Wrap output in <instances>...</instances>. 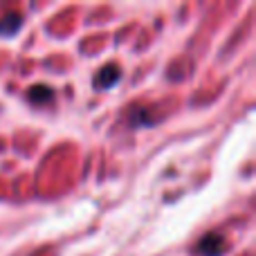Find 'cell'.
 Segmentation results:
<instances>
[{
	"mask_svg": "<svg viewBox=\"0 0 256 256\" xmlns=\"http://www.w3.org/2000/svg\"><path fill=\"white\" fill-rule=\"evenodd\" d=\"M20 27H22V16L20 14H16V12H12V14H4L2 18H0V36H16L18 32H20Z\"/></svg>",
	"mask_w": 256,
	"mask_h": 256,
	"instance_id": "cell-3",
	"label": "cell"
},
{
	"mask_svg": "<svg viewBox=\"0 0 256 256\" xmlns=\"http://www.w3.org/2000/svg\"><path fill=\"white\" fill-rule=\"evenodd\" d=\"M150 124H153V120L148 115V108H132L128 112V126L140 128V126H150Z\"/></svg>",
	"mask_w": 256,
	"mask_h": 256,
	"instance_id": "cell-5",
	"label": "cell"
},
{
	"mask_svg": "<svg viewBox=\"0 0 256 256\" xmlns=\"http://www.w3.org/2000/svg\"><path fill=\"white\" fill-rule=\"evenodd\" d=\"M225 252H227V238L222 234H216V232L200 238L194 248L196 256H222Z\"/></svg>",
	"mask_w": 256,
	"mask_h": 256,
	"instance_id": "cell-1",
	"label": "cell"
},
{
	"mask_svg": "<svg viewBox=\"0 0 256 256\" xmlns=\"http://www.w3.org/2000/svg\"><path fill=\"white\" fill-rule=\"evenodd\" d=\"M120 81H122V68L117 63H108L97 72V76L92 79V86L94 90H108L112 86H117Z\"/></svg>",
	"mask_w": 256,
	"mask_h": 256,
	"instance_id": "cell-2",
	"label": "cell"
},
{
	"mask_svg": "<svg viewBox=\"0 0 256 256\" xmlns=\"http://www.w3.org/2000/svg\"><path fill=\"white\" fill-rule=\"evenodd\" d=\"M27 99H30L32 104L45 106V104L54 102V90L50 88V86H32V88L27 90Z\"/></svg>",
	"mask_w": 256,
	"mask_h": 256,
	"instance_id": "cell-4",
	"label": "cell"
}]
</instances>
